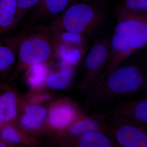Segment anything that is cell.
<instances>
[{"label": "cell", "mask_w": 147, "mask_h": 147, "mask_svg": "<svg viewBox=\"0 0 147 147\" xmlns=\"http://www.w3.org/2000/svg\"><path fill=\"white\" fill-rule=\"evenodd\" d=\"M17 0H0V38L17 27Z\"/></svg>", "instance_id": "cell-10"}, {"label": "cell", "mask_w": 147, "mask_h": 147, "mask_svg": "<svg viewBox=\"0 0 147 147\" xmlns=\"http://www.w3.org/2000/svg\"><path fill=\"white\" fill-rule=\"evenodd\" d=\"M71 72L69 68H65L56 73L50 74L46 79L48 87L55 90H61L69 85Z\"/></svg>", "instance_id": "cell-13"}, {"label": "cell", "mask_w": 147, "mask_h": 147, "mask_svg": "<svg viewBox=\"0 0 147 147\" xmlns=\"http://www.w3.org/2000/svg\"><path fill=\"white\" fill-rule=\"evenodd\" d=\"M100 125L96 121L87 119L72 125L69 128V132L73 135L81 136L88 132L98 131Z\"/></svg>", "instance_id": "cell-14"}, {"label": "cell", "mask_w": 147, "mask_h": 147, "mask_svg": "<svg viewBox=\"0 0 147 147\" xmlns=\"http://www.w3.org/2000/svg\"><path fill=\"white\" fill-rule=\"evenodd\" d=\"M86 1H89V0H86Z\"/></svg>", "instance_id": "cell-26"}, {"label": "cell", "mask_w": 147, "mask_h": 147, "mask_svg": "<svg viewBox=\"0 0 147 147\" xmlns=\"http://www.w3.org/2000/svg\"><path fill=\"white\" fill-rule=\"evenodd\" d=\"M42 63L38 64L32 66V74L28 79V82L33 89L42 86L46 79V72Z\"/></svg>", "instance_id": "cell-15"}, {"label": "cell", "mask_w": 147, "mask_h": 147, "mask_svg": "<svg viewBox=\"0 0 147 147\" xmlns=\"http://www.w3.org/2000/svg\"><path fill=\"white\" fill-rule=\"evenodd\" d=\"M117 23L109 40L110 64L108 71L115 68L124 58L145 47L147 43L146 14L120 6L116 12Z\"/></svg>", "instance_id": "cell-1"}, {"label": "cell", "mask_w": 147, "mask_h": 147, "mask_svg": "<svg viewBox=\"0 0 147 147\" xmlns=\"http://www.w3.org/2000/svg\"><path fill=\"white\" fill-rule=\"evenodd\" d=\"M110 53L108 40H100L95 43L84 59L86 79H93L108 60Z\"/></svg>", "instance_id": "cell-5"}, {"label": "cell", "mask_w": 147, "mask_h": 147, "mask_svg": "<svg viewBox=\"0 0 147 147\" xmlns=\"http://www.w3.org/2000/svg\"><path fill=\"white\" fill-rule=\"evenodd\" d=\"M140 6L142 10H146L147 9V0H135Z\"/></svg>", "instance_id": "cell-21"}, {"label": "cell", "mask_w": 147, "mask_h": 147, "mask_svg": "<svg viewBox=\"0 0 147 147\" xmlns=\"http://www.w3.org/2000/svg\"><path fill=\"white\" fill-rule=\"evenodd\" d=\"M115 136L118 143L123 147H146L147 135L137 127L125 125L117 129Z\"/></svg>", "instance_id": "cell-7"}, {"label": "cell", "mask_w": 147, "mask_h": 147, "mask_svg": "<svg viewBox=\"0 0 147 147\" xmlns=\"http://www.w3.org/2000/svg\"><path fill=\"white\" fill-rule=\"evenodd\" d=\"M25 114L27 116L43 122L46 117V109L42 106L36 105H28L25 108Z\"/></svg>", "instance_id": "cell-18"}, {"label": "cell", "mask_w": 147, "mask_h": 147, "mask_svg": "<svg viewBox=\"0 0 147 147\" xmlns=\"http://www.w3.org/2000/svg\"><path fill=\"white\" fill-rule=\"evenodd\" d=\"M78 142L80 147H109L111 143L105 134L97 131L88 132L81 135Z\"/></svg>", "instance_id": "cell-12"}, {"label": "cell", "mask_w": 147, "mask_h": 147, "mask_svg": "<svg viewBox=\"0 0 147 147\" xmlns=\"http://www.w3.org/2000/svg\"><path fill=\"white\" fill-rule=\"evenodd\" d=\"M105 87L112 95H121L135 92L144 83V76L139 67L133 65L117 67L109 72Z\"/></svg>", "instance_id": "cell-4"}, {"label": "cell", "mask_w": 147, "mask_h": 147, "mask_svg": "<svg viewBox=\"0 0 147 147\" xmlns=\"http://www.w3.org/2000/svg\"><path fill=\"white\" fill-rule=\"evenodd\" d=\"M133 115L139 122H147V100H140L136 103L133 109Z\"/></svg>", "instance_id": "cell-19"}, {"label": "cell", "mask_w": 147, "mask_h": 147, "mask_svg": "<svg viewBox=\"0 0 147 147\" xmlns=\"http://www.w3.org/2000/svg\"><path fill=\"white\" fill-rule=\"evenodd\" d=\"M5 142L3 141H0V147H6Z\"/></svg>", "instance_id": "cell-23"}, {"label": "cell", "mask_w": 147, "mask_h": 147, "mask_svg": "<svg viewBox=\"0 0 147 147\" xmlns=\"http://www.w3.org/2000/svg\"><path fill=\"white\" fill-rule=\"evenodd\" d=\"M76 115L72 106L62 103L54 106L49 113L48 121L50 125L57 129L64 128L73 121Z\"/></svg>", "instance_id": "cell-9"}, {"label": "cell", "mask_w": 147, "mask_h": 147, "mask_svg": "<svg viewBox=\"0 0 147 147\" xmlns=\"http://www.w3.org/2000/svg\"><path fill=\"white\" fill-rule=\"evenodd\" d=\"M0 137L4 142L10 144H18L21 141V134L11 126H4L1 129Z\"/></svg>", "instance_id": "cell-17"}, {"label": "cell", "mask_w": 147, "mask_h": 147, "mask_svg": "<svg viewBox=\"0 0 147 147\" xmlns=\"http://www.w3.org/2000/svg\"><path fill=\"white\" fill-rule=\"evenodd\" d=\"M71 0H40L31 13L34 21L47 19L65 10Z\"/></svg>", "instance_id": "cell-8"}, {"label": "cell", "mask_w": 147, "mask_h": 147, "mask_svg": "<svg viewBox=\"0 0 147 147\" xmlns=\"http://www.w3.org/2000/svg\"><path fill=\"white\" fill-rule=\"evenodd\" d=\"M17 98L13 92L8 91L0 95V120L2 122L9 121L17 114Z\"/></svg>", "instance_id": "cell-11"}, {"label": "cell", "mask_w": 147, "mask_h": 147, "mask_svg": "<svg viewBox=\"0 0 147 147\" xmlns=\"http://www.w3.org/2000/svg\"><path fill=\"white\" fill-rule=\"evenodd\" d=\"M47 96H36L34 98H33V101L34 102H40V101H43L45 99H47Z\"/></svg>", "instance_id": "cell-22"}, {"label": "cell", "mask_w": 147, "mask_h": 147, "mask_svg": "<svg viewBox=\"0 0 147 147\" xmlns=\"http://www.w3.org/2000/svg\"><path fill=\"white\" fill-rule=\"evenodd\" d=\"M97 1H102V0H97Z\"/></svg>", "instance_id": "cell-25"}, {"label": "cell", "mask_w": 147, "mask_h": 147, "mask_svg": "<svg viewBox=\"0 0 147 147\" xmlns=\"http://www.w3.org/2000/svg\"><path fill=\"white\" fill-rule=\"evenodd\" d=\"M23 30L13 37L0 38V74L7 72L16 60Z\"/></svg>", "instance_id": "cell-6"}, {"label": "cell", "mask_w": 147, "mask_h": 147, "mask_svg": "<svg viewBox=\"0 0 147 147\" xmlns=\"http://www.w3.org/2000/svg\"><path fill=\"white\" fill-rule=\"evenodd\" d=\"M20 123L21 125L28 129H35L38 128L42 124V121L27 116L26 114L21 117Z\"/></svg>", "instance_id": "cell-20"}, {"label": "cell", "mask_w": 147, "mask_h": 147, "mask_svg": "<svg viewBox=\"0 0 147 147\" xmlns=\"http://www.w3.org/2000/svg\"><path fill=\"white\" fill-rule=\"evenodd\" d=\"M40 0H17L16 13V24L19 23L32 9L34 8Z\"/></svg>", "instance_id": "cell-16"}, {"label": "cell", "mask_w": 147, "mask_h": 147, "mask_svg": "<svg viewBox=\"0 0 147 147\" xmlns=\"http://www.w3.org/2000/svg\"><path fill=\"white\" fill-rule=\"evenodd\" d=\"M57 45L50 27L39 24L23 30L18 44L16 73L28 67L42 63L57 52Z\"/></svg>", "instance_id": "cell-2"}, {"label": "cell", "mask_w": 147, "mask_h": 147, "mask_svg": "<svg viewBox=\"0 0 147 147\" xmlns=\"http://www.w3.org/2000/svg\"><path fill=\"white\" fill-rule=\"evenodd\" d=\"M2 122H3L2 121H1V120H0V129H1V127L2 124Z\"/></svg>", "instance_id": "cell-24"}, {"label": "cell", "mask_w": 147, "mask_h": 147, "mask_svg": "<svg viewBox=\"0 0 147 147\" xmlns=\"http://www.w3.org/2000/svg\"><path fill=\"white\" fill-rule=\"evenodd\" d=\"M105 14L102 8L87 3L70 6L51 27L86 36L102 24Z\"/></svg>", "instance_id": "cell-3"}]
</instances>
